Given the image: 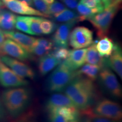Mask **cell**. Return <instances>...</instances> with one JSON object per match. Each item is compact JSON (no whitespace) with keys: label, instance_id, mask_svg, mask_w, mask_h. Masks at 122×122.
<instances>
[{"label":"cell","instance_id":"6da1fadb","mask_svg":"<svg viewBox=\"0 0 122 122\" xmlns=\"http://www.w3.org/2000/svg\"><path fill=\"white\" fill-rule=\"evenodd\" d=\"M63 92L76 109L82 112L92 107L97 98L96 88L93 81L82 76L76 75Z\"/></svg>","mask_w":122,"mask_h":122},{"label":"cell","instance_id":"7a4b0ae2","mask_svg":"<svg viewBox=\"0 0 122 122\" xmlns=\"http://www.w3.org/2000/svg\"><path fill=\"white\" fill-rule=\"evenodd\" d=\"M1 97L5 109L11 117L17 118L30 105L32 92L25 86L10 88L5 90Z\"/></svg>","mask_w":122,"mask_h":122},{"label":"cell","instance_id":"3957f363","mask_svg":"<svg viewBox=\"0 0 122 122\" xmlns=\"http://www.w3.org/2000/svg\"><path fill=\"white\" fill-rule=\"evenodd\" d=\"M76 76V71L71 70L65 61L58 65L46 80L45 88L49 93H60Z\"/></svg>","mask_w":122,"mask_h":122},{"label":"cell","instance_id":"277c9868","mask_svg":"<svg viewBox=\"0 0 122 122\" xmlns=\"http://www.w3.org/2000/svg\"><path fill=\"white\" fill-rule=\"evenodd\" d=\"M122 0H113L111 5L88 20L97 31L99 38L106 36L114 18L120 7Z\"/></svg>","mask_w":122,"mask_h":122},{"label":"cell","instance_id":"5b68a950","mask_svg":"<svg viewBox=\"0 0 122 122\" xmlns=\"http://www.w3.org/2000/svg\"><path fill=\"white\" fill-rule=\"evenodd\" d=\"M83 112L90 118L102 117L118 122L122 118V110L120 105L106 98L96 102L89 109Z\"/></svg>","mask_w":122,"mask_h":122},{"label":"cell","instance_id":"8992f818","mask_svg":"<svg viewBox=\"0 0 122 122\" xmlns=\"http://www.w3.org/2000/svg\"><path fill=\"white\" fill-rule=\"evenodd\" d=\"M99 83L107 94L114 98L122 97V91L119 82L113 71L107 66L102 68L99 73Z\"/></svg>","mask_w":122,"mask_h":122},{"label":"cell","instance_id":"52a82bcc","mask_svg":"<svg viewBox=\"0 0 122 122\" xmlns=\"http://www.w3.org/2000/svg\"><path fill=\"white\" fill-rule=\"evenodd\" d=\"M93 43V33L87 27H76L70 32L68 44L74 49H84Z\"/></svg>","mask_w":122,"mask_h":122},{"label":"cell","instance_id":"ba28073f","mask_svg":"<svg viewBox=\"0 0 122 122\" xmlns=\"http://www.w3.org/2000/svg\"><path fill=\"white\" fill-rule=\"evenodd\" d=\"M0 55L9 56L20 61H28L31 58L30 53L22 46L8 38L0 45Z\"/></svg>","mask_w":122,"mask_h":122},{"label":"cell","instance_id":"9c48e42d","mask_svg":"<svg viewBox=\"0 0 122 122\" xmlns=\"http://www.w3.org/2000/svg\"><path fill=\"white\" fill-rule=\"evenodd\" d=\"M49 122H71L80 119V112L75 107L63 106L48 111Z\"/></svg>","mask_w":122,"mask_h":122},{"label":"cell","instance_id":"30bf717a","mask_svg":"<svg viewBox=\"0 0 122 122\" xmlns=\"http://www.w3.org/2000/svg\"><path fill=\"white\" fill-rule=\"evenodd\" d=\"M0 84L5 88L27 86L29 81L15 74L0 59Z\"/></svg>","mask_w":122,"mask_h":122},{"label":"cell","instance_id":"8fae6325","mask_svg":"<svg viewBox=\"0 0 122 122\" xmlns=\"http://www.w3.org/2000/svg\"><path fill=\"white\" fill-rule=\"evenodd\" d=\"M0 59L19 77L23 79H35L36 74L32 68L22 61L4 55H0Z\"/></svg>","mask_w":122,"mask_h":122},{"label":"cell","instance_id":"7c38bea8","mask_svg":"<svg viewBox=\"0 0 122 122\" xmlns=\"http://www.w3.org/2000/svg\"><path fill=\"white\" fill-rule=\"evenodd\" d=\"M77 20L63 23L57 27L52 37V42L55 47L68 48L70 32Z\"/></svg>","mask_w":122,"mask_h":122},{"label":"cell","instance_id":"4fadbf2b","mask_svg":"<svg viewBox=\"0 0 122 122\" xmlns=\"http://www.w3.org/2000/svg\"><path fill=\"white\" fill-rule=\"evenodd\" d=\"M5 6L13 13L20 15H33V16H41L44 18H49L44 14L28 5L27 3L19 0H1Z\"/></svg>","mask_w":122,"mask_h":122},{"label":"cell","instance_id":"5bb4252c","mask_svg":"<svg viewBox=\"0 0 122 122\" xmlns=\"http://www.w3.org/2000/svg\"><path fill=\"white\" fill-rule=\"evenodd\" d=\"M4 33L6 38L11 39L17 42L30 54L33 44L36 39V38L12 30H4Z\"/></svg>","mask_w":122,"mask_h":122},{"label":"cell","instance_id":"9a60e30c","mask_svg":"<svg viewBox=\"0 0 122 122\" xmlns=\"http://www.w3.org/2000/svg\"><path fill=\"white\" fill-rule=\"evenodd\" d=\"M86 49H80L70 50L69 54L65 62L71 70L76 71L85 63Z\"/></svg>","mask_w":122,"mask_h":122},{"label":"cell","instance_id":"2e32d148","mask_svg":"<svg viewBox=\"0 0 122 122\" xmlns=\"http://www.w3.org/2000/svg\"><path fill=\"white\" fill-rule=\"evenodd\" d=\"M106 65L120 79L122 78V51L121 47L118 44H115L113 51L109 59H106Z\"/></svg>","mask_w":122,"mask_h":122},{"label":"cell","instance_id":"e0dca14e","mask_svg":"<svg viewBox=\"0 0 122 122\" xmlns=\"http://www.w3.org/2000/svg\"><path fill=\"white\" fill-rule=\"evenodd\" d=\"M63 106L75 107L67 96L61 93H53L49 97L45 104L46 110L48 111L55 108Z\"/></svg>","mask_w":122,"mask_h":122},{"label":"cell","instance_id":"ac0fdd59","mask_svg":"<svg viewBox=\"0 0 122 122\" xmlns=\"http://www.w3.org/2000/svg\"><path fill=\"white\" fill-rule=\"evenodd\" d=\"M61 62L51 53H49L40 58L38 68L40 74L45 76L54 69Z\"/></svg>","mask_w":122,"mask_h":122},{"label":"cell","instance_id":"d6986e66","mask_svg":"<svg viewBox=\"0 0 122 122\" xmlns=\"http://www.w3.org/2000/svg\"><path fill=\"white\" fill-rule=\"evenodd\" d=\"M85 62L91 65L98 66L102 68L107 66L106 58L100 56L96 48L95 42L86 49Z\"/></svg>","mask_w":122,"mask_h":122},{"label":"cell","instance_id":"ffe728a7","mask_svg":"<svg viewBox=\"0 0 122 122\" xmlns=\"http://www.w3.org/2000/svg\"><path fill=\"white\" fill-rule=\"evenodd\" d=\"M52 41L45 38L36 39L33 44L30 54L37 57H42L49 54L53 47Z\"/></svg>","mask_w":122,"mask_h":122},{"label":"cell","instance_id":"44dd1931","mask_svg":"<svg viewBox=\"0 0 122 122\" xmlns=\"http://www.w3.org/2000/svg\"><path fill=\"white\" fill-rule=\"evenodd\" d=\"M115 43L107 36L101 38L98 41H95L96 48L101 57L108 58L113 51Z\"/></svg>","mask_w":122,"mask_h":122},{"label":"cell","instance_id":"7402d4cb","mask_svg":"<svg viewBox=\"0 0 122 122\" xmlns=\"http://www.w3.org/2000/svg\"><path fill=\"white\" fill-rule=\"evenodd\" d=\"M16 16L11 11L2 9L0 10V29L11 30L15 28Z\"/></svg>","mask_w":122,"mask_h":122},{"label":"cell","instance_id":"603a6c76","mask_svg":"<svg viewBox=\"0 0 122 122\" xmlns=\"http://www.w3.org/2000/svg\"><path fill=\"white\" fill-rule=\"evenodd\" d=\"M101 69L98 66L87 63L82 66L78 71H76V75L82 76L93 81L98 78Z\"/></svg>","mask_w":122,"mask_h":122},{"label":"cell","instance_id":"cb8c5ba5","mask_svg":"<svg viewBox=\"0 0 122 122\" xmlns=\"http://www.w3.org/2000/svg\"><path fill=\"white\" fill-rule=\"evenodd\" d=\"M103 9H104V7H103L91 9L79 2L76 7V10L79 15V21L89 20L94 15L101 12Z\"/></svg>","mask_w":122,"mask_h":122},{"label":"cell","instance_id":"d4e9b609","mask_svg":"<svg viewBox=\"0 0 122 122\" xmlns=\"http://www.w3.org/2000/svg\"><path fill=\"white\" fill-rule=\"evenodd\" d=\"M54 17L55 20L59 23L68 22L74 20H77L79 22V15L77 13L67 9L54 15Z\"/></svg>","mask_w":122,"mask_h":122},{"label":"cell","instance_id":"484cf974","mask_svg":"<svg viewBox=\"0 0 122 122\" xmlns=\"http://www.w3.org/2000/svg\"><path fill=\"white\" fill-rule=\"evenodd\" d=\"M15 28L20 31L32 35L29 24V16H16Z\"/></svg>","mask_w":122,"mask_h":122},{"label":"cell","instance_id":"4316f807","mask_svg":"<svg viewBox=\"0 0 122 122\" xmlns=\"http://www.w3.org/2000/svg\"><path fill=\"white\" fill-rule=\"evenodd\" d=\"M57 27V25L56 23L53 22L51 20L46 19L44 17L41 18L40 22V28L42 34L45 35L51 34L56 30Z\"/></svg>","mask_w":122,"mask_h":122},{"label":"cell","instance_id":"83f0119b","mask_svg":"<svg viewBox=\"0 0 122 122\" xmlns=\"http://www.w3.org/2000/svg\"><path fill=\"white\" fill-rule=\"evenodd\" d=\"M42 17L39 16H29V24L32 35L41 36L42 35L40 28V22Z\"/></svg>","mask_w":122,"mask_h":122},{"label":"cell","instance_id":"f1b7e54d","mask_svg":"<svg viewBox=\"0 0 122 122\" xmlns=\"http://www.w3.org/2000/svg\"><path fill=\"white\" fill-rule=\"evenodd\" d=\"M70 50L66 48L55 47L54 50L51 53L55 57L61 62H63L67 58Z\"/></svg>","mask_w":122,"mask_h":122},{"label":"cell","instance_id":"f546056e","mask_svg":"<svg viewBox=\"0 0 122 122\" xmlns=\"http://www.w3.org/2000/svg\"><path fill=\"white\" fill-rule=\"evenodd\" d=\"M33 4L36 10L48 16L49 18L50 17L49 13V6L44 0H33Z\"/></svg>","mask_w":122,"mask_h":122},{"label":"cell","instance_id":"4dcf8cb0","mask_svg":"<svg viewBox=\"0 0 122 122\" xmlns=\"http://www.w3.org/2000/svg\"><path fill=\"white\" fill-rule=\"evenodd\" d=\"M66 9L65 6L63 4L58 1H54L53 4L49 6V13L50 16V15H54L63 11Z\"/></svg>","mask_w":122,"mask_h":122},{"label":"cell","instance_id":"1f68e13d","mask_svg":"<svg viewBox=\"0 0 122 122\" xmlns=\"http://www.w3.org/2000/svg\"><path fill=\"white\" fill-rule=\"evenodd\" d=\"M80 3L91 9L97 8L99 7H104L103 5L99 4L95 0H80Z\"/></svg>","mask_w":122,"mask_h":122},{"label":"cell","instance_id":"d6a6232c","mask_svg":"<svg viewBox=\"0 0 122 122\" xmlns=\"http://www.w3.org/2000/svg\"><path fill=\"white\" fill-rule=\"evenodd\" d=\"M64 4L68 8L74 10L79 4V0H63Z\"/></svg>","mask_w":122,"mask_h":122},{"label":"cell","instance_id":"836d02e7","mask_svg":"<svg viewBox=\"0 0 122 122\" xmlns=\"http://www.w3.org/2000/svg\"><path fill=\"white\" fill-rule=\"evenodd\" d=\"M92 122H119L110 119L102 118V117H92Z\"/></svg>","mask_w":122,"mask_h":122},{"label":"cell","instance_id":"e575fe53","mask_svg":"<svg viewBox=\"0 0 122 122\" xmlns=\"http://www.w3.org/2000/svg\"><path fill=\"white\" fill-rule=\"evenodd\" d=\"M5 108L3 106L2 100H1V97L0 95V122H2L5 117Z\"/></svg>","mask_w":122,"mask_h":122},{"label":"cell","instance_id":"d590c367","mask_svg":"<svg viewBox=\"0 0 122 122\" xmlns=\"http://www.w3.org/2000/svg\"><path fill=\"white\" fill-rule=\"evenodd\" d=\"M102 2L104 8H106L111 5V4L113 2V0H102Z\"/></svg>","mask_w":122,"mask_h":122},{"label":"cell","instance_id":"8d00e7d4","mask_svg":"<svg viewBox=\"0 0 122 122\" xmlns=\"http://www.w3.org/2000/svg\"><path fill=\"white\" fill-rule=\"evenodd\" d=\"M5 39L6 37L4 35V31H2V30L0 29V45L4 42Z\"/></svg>","mask_w":122,"mask_h":122},{"label":"cell","instance_id":"74e56055","mask_svg":"<svg viewBox=\"0 0 122 122\" xmlns=\"http://www.w3.org/2000/svg\"><path fill=\"white\" fill-rule=\"evenodd\" d=\"M78 122H92V119L88 116H86L83 118L79 119Z\"/></svg>","mask_w":122,"mask_h":122},{"label":"cell","instance_id":"f35d334b","mask_svg":"<svg viewBox=\"0 0 122 122\" xmlns=\"http://www.w3.org/2000/svg\"><path fill=\"white\" fill-rule=\"evenodd\" d=\"M18 122H36L33 119H30V118H24L23 119L19 120Z\"/></svg>","mask_w":122,"mask_h":122},{"label":"cell","instance_id":"ab89813d","mask_svg":"<svg viewBox=\"0 0 122 122\" xmlns=\"http://www.w3.org/2000/svg\"><path fill=\"white\" fill-rule=\"evenodd\" d=\"M19 1H23V2H25L27 3L28 5H30V6H33V0H19Z\"/></svg>","mask_w":122,"mask_h":122},{"label":"cell","instance_id":"60d3db41","mask_svg":"<svg viewBox=\"0 0 122 122\" xmlns=\"http://www.w3.org/2000/svg\"><path fill=\"white\" fill-rule=\"evenodd\" d=\"M4 5L3 4L2 1H1V0H0V10L2 9V8H4Z\"/></svg>","mask_w":122,"mask_h":122},{"label":"cell","instance_id":"b9f144b4","mask_svg":"<svg viewBox=\"0 0 122 122\" xmlns=\"http://www.w3.org/2000/svg\"><path fill=\"white\" fill-rule=\"evenodd\" d=\"M95 1H97V2H98L99 4L103 5V4H102V0H95Z\"/></svg>","mask_w":122,"mask_h":122},{"label":"cell","instance_id":"7bdbcfd3","mask_svg":"<svg viewBox=\"0 0 122 122\" xmlns=\"http://www.w3.org/2000/svg\"><path fill=\"white\" fill-rule=\"evenodd\" d=\"M79 120H75V121H73V122H79Z\"/></svg>","mask_w":122,"mask_h":122},{"label":"cell","instance_id":"ee69618b","mask_svg":"<svg viewBox=\"0 0 122 122\" xmlns=\"http://www.w3.org/2000/svg\"><path fill=\"white\" fill-rule=\"evenodd\" d=\"M59 1H63V0H59Z\"/></svg>","mask_w":122,"mask_h":122}]
</instances>
